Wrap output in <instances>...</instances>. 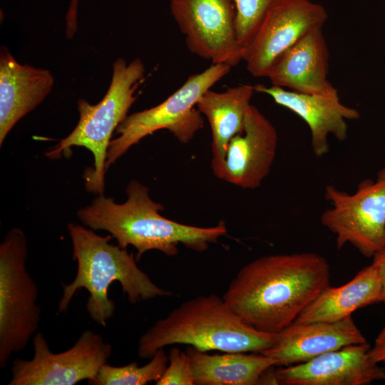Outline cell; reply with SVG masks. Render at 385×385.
Listing matches in <instances>:
<instances>
[{"label": "cell", "instance_id": "6da1fadb", "mask_svg": "<svg viewBox=\"0 0 385 385\" xmlns=\"http://www.w3.org/2000/svg\"><path fill=\"white\" fill-rule=\"evenodd\" d=\"M330 267L314 252L262 256L244 265L223 299L245 324L277 334L329 285Z\"/></svg>", "mask_w": 385, "mask_h": 385}, {"label": "cell", "instance_id": "7a4b0ae2", "mask_svg": "<svg viewBox=\"0 0 385 385\" xmlns=\"http://www.w3.org/2000/svg\"><path fill=\"white\" fill-rule=\"evenodd\" d=\"M126 193L127 200L123 203L98 195L90 205L77 211V217L84 226L94 231L109 232L120 247H134L137 261L150 250L175 256L180 244L202 252L227 233L222 222L214 227H201L164 217L160 214L163 205L153 201L148 188L136 180L129 182Z\"/></svg>", "mask_w": 385, "mask_h": 385}, {"label": "cell", "instance_id": "3957f363", "mask_svg": "<svg viewBox=\"0 0 385 385\" xmlns=\"http://www.w3.org/2000/svg\"><path fill=\"white\" fill-rule=\"evenodd\" d=\"M73 246L72 259L77 263L73 280L62 284L63 294L58 312H66L74 295L84 288L89 293L86 310L91 319L103 327L113 316L114 302L108 297V287L119 282L128 302L135 304L173 293L155 284L137 265L135 257L127 249L111 244V235L101 236L91 228L78 224L67 226Z\"/></svg>", "mask_w": 385, "mask_h": 385}, {"label": "cell", "instance_id": "277c9868", "mask_svg": "<svg viewBox=\"0 0 385 385\" xmlns=\"http://www.w3.org/2000/svg\"><path fill=\"white\" fill-rule=\"evenodd\" d=\"M276 334L260 332L243 322L223 297L211 294L182 302L157 320L138 340V355L150 359L160 349L185 344L202 351L262 353L273 346Z\"/></svg>", "mask_w": 385, "mask_h": 385}, {"label": "cell", "instance_id": "5b68a950", "mask_svg": "<svg viewBox=\"0 0 385 385\" xmlns=\"http://www.w3.org/2000/svg\"><path fill=\"white\" fill-rule=\"evenodd\" d=\"M144 76L145 66L140 59L128 64L123 58L117 59L113 65L110 86L102 100L91 105L85 99H78L80 118L76 128L45 154L49 159H58L62 155L70 156L74 146L90 150L93 156V167L83 173L88 192L103 195L106 156L112 135L135 101V93Z\"/></svg>", "mask_w": 385, "mask_h": 385}, {"label": "cell", "instance_id": "8992f818", "mask_svg": "<svg viewBox=\"0 0 385 385\" xmlns=\"http://www.w3.org/2000/svg\"><path fill=\"white\" fill-rule=\"evenodd\" d=\"M28 242L18 227L0 244V369L38 332L41 310L38 286L27 270Z\"/></svg>", "mask_w": 385, "mask_h": 385}, {"label": "cell", "instance_id": "52a82bcc", "mask_svg": "<svg viewBox=\"0 0 385 385\" xmlns=\"http://www.w3.org/2000/svg\"><path fill=\"white\" fill-rule=\"evenodd\" d=\"M231 67L225 63H212L205 71L190 76L161 103L127 115L115 130L118 136L109 143L106 170L130 147L158 130H170L180 143L190 142L204 125L202 113L195 108L198 99L227 75Z\"/></svg>", "mask_w": 385, "mask_h": 385}, {"label": "cell", "instance_id": "ba28073f", "mask_svg": "<svg viewBox=\"0 0 385 385\" xmlns=\"http://www.w3.org/2000/svg\"><path fill=\"white\" fill-rule=\"evenodd\" d=\"M324 197L331 207L322 214L321 223L336 235L339 250L350 244L373 257L385 247V168L375 179L361 180L353 193L327 185Z\"/></svg>", "mask_w": 385, "mask_h": 385}, {"label": "cell", "instance_id": "9c48e42d", "mask_svg": "<svg viewBox=\"0 0 385 385\" xmlns=\"http://www.w3.org/2000/svg\"><path fill=\"white\" fill-rule=\"evenodd\" d=\"M34 356L17 358L9 385H74L93 379L112 354V346L93 330L83 332L68 349L53 353L41 332L32 338Z\"/></svg>", "mask_w": 385, "mask_h": 385}, {"label": "cell", "instance_id": "30bf717a", "mask_svg": "<svg viewBox=\"0 0 385 385\" xmlns=\"http://www.w3.org/2000/svg\"><path fill=\"white\" fill-rule=\"evenodd\" d=\"M170 6L192 53L212 63L230 66L242 60L230 0H170Z\"/></svg>", "mask_w": 385, "mask_h": 385}, {"label": "cell", "instance_id": "8fae6325", "mask_svg": "<svg viewBox=\"0 0 385 385\" xmlns=\"http://www.w3.org/2000/svg\"><path fill=\"white\" fill-rule=\"evenodd\" d=\"M328 17L320 4L310 0H274L242 60L255 77H267L276 59L311 29L322 27Z\"/></svg>", "mask_w": 385, "mask_h": 385}, {"label": "cell", "instance_id": "7c38bea8", "mask_svg": "<svg viewBox=\"0 0 385 385\" xmlns=\"http://www.w3.org/2000/svg\"><path fill=\"white\" fill-rule=\"evenodd\" d=\"M277 143L274 126L250 104L246 111L242 131L228 143L218 178L243 189L259 188L269 175Z\"/></svg>", "mask_w": 385, "mask_h": 385}, {"label": "cell", "instance_id": "4fadbf2b", "mask_svg": "<svg viewBox=\"0 0 385 385\" xmlns=\"http://www.w3.org/2000/svg\"><path fill=\"white\" fill-rule=\"evenodd\" d=\"M370 345L351 344L307 361L274 371L277 384L284 385H366L385 380V368L374 363Z\"/></svg>", "mask_w": 385, "mask_h": 385}, {"label": "cell", "instance_id": "5bb4252c", "mask_svg": "<svg viewBox=\"0 0 385 385\" xmlns=\"http://www.w3.org/2000/svg\"><path fill=\"white\" fill-rule=\"evenodd\" d=\"M255 91L272 98L280 105L303 119L311 133L314 155L322 158L329 152L328 136L332 135L339 141L347 138V120H358L359 111L343 104L334 87L327 93L307 94L272 86L258 84Z\"/></svg>", "mask_w": 385, "mask_h": 385}, {"label": "cell", "instance_id": "9a60e30c", "mask_svg": "<svg viewBox=\"0 0 385 385\" xmlns=\"http://www.w3.org/2000/svg\"><path fill=\"white\" fill-rule=\"evenodd\" d=\"M366 342L350 316L332 322H292L276 334L273 346L262 353L274 359L276 366H287L346 346Z\"/></svg>", "mask_w": 385, "mask_h": 385}, {"label": "cell", "instance_id": "2e32d148", "mask_svg": "<svg viewBox=\"0 0 385 385\" xmlns=\"http://www.w3.org/2000/svg\"><path fill=\"white\" fill-rule=\"evenodd\" d=\"M329 57L322 27H315L276 59L267 78L272 86L298 93H327L334 88L327 80Z\"/></svg>", "mask_w": 385, "mask_h": 385}, {"label": "cell", "instance_id": "e0dca14e", "mask_svg": "<svg viewBox=\"0 0 385 385\" xmlns=\"http://www.w3.org/2000/svg\"><path fill=\"white\" fill-rule=\"evenodd\" d=\"M53 82L49 71L20 64L1 47L0 146L16 123L45 99Z\"/></svg>", "mask_w": 385, "mask_h": 385}, {"label": "cell", "instance_id": "ac0fdd59", "mask_svg": "<svg viewBox=\"0 0 385 385\" xmlns=\"http://www.w3.org/2000/svg\"><path fill=\"white\" fill-rule=\"evenodd\" d=\"M254 86L242 84L224 92L206 91L196 103L197 110L210 123L212 130L211 166L218 178L230 140L243 130L247 108L255 92Z\"/></svg>", "mask_w": 385, "mask_h": 385}, {"label": "cell", "instance_id": "d6986e66", "mask_svg": "<svg viewBox=\"0 0 385 385\" xmlns=\"http://www.w3.org/2000/svg\"><path fill=\"white\" fill-rule=\"evenodd\" d=\"M381 282L371 264L361 270L346 284L328 285L301 312L294 323L332 322L342 320L358 309L379 302Z\"/></svg>", "mask_w": 385, "mask_h": 385}, {"label": "cell", "instance_id": "ffe728a7", "mask_svg": "<svg viewBox=\"0 0 385 385\" xmlns=\"http://www.w3.org/2000/svg\"><path fill=\"white\" fill-rule=\"evenodd\" d=\"M195 385L262 384L265 372L277 361L263 353L226 351L208 354L188 346Z\"/></svg>", "mask_w": 385, "mask_h": 385}, {"label": "cell", "instance_id": "44dd1931", "mask_svg": "<svg viewBox=\"0 0 385 385\" xmlns=\"http://www.w3.org/2000/svg\"><path fill=\"white\" fill-rule=\"evenodd\" d=\"M168 363V355L163 349H160L141 366L136 361L121 366L106 363L98 374L87 382L90 385H145L156 382L165 372Z\"/></svg>", "mask_w": 385, "mask_h": 385}, {"label": "cell", "instance_id": "7402d4cb", "mask_svg": "<svg viewBox=\"0 0 385 385\" xmlns=\"http://www.w3.org/2000/svg\"><path fill=\"white\" fill-rule=\"evenodd\" d=\"M235 9V27L242 49L252 39L274 0H230Z\"/></svg>", "mask_w": 385, "mask_h": 385}, {"label": "cell", "instance_id": "603a6c76", "mask_svg": "<svg viewBox=\"0 0 385 385\" xmlns=\"http://www.w3.org/2000/svg\"><path fill=\"white\" fill-rule=\"evenodd\" d=\"M168 363L157 385H195L193 370L189 355L178 347L168 354Z\"/></svg>", "mask_w": 385, "mask_h": 385}, {"label": "cell", "instance_id": "cb8c5ba5", "mask_svg": "<svg viewBox=\"0 0 385 385\" xmlns=\"http://www.w3.org/2000/svg\"><path fill=\"white\" fill-rule=\"evenodd\" d=\"M376 269L381 282L379 302L385 303V247L373 256L371 263Z\"/></svg>", "mask_w": 385, "mask_h": 385}, {"label": "cell", "instance_id": "d4e9b609", "mask_svg": "<svg viewBox=\"0 0 385 385\" xmlns=\"http://www.w3.org/2000/svg\"><path fill=\"white\" fill-rule=\"evenodd\" d=\"M369 356L374 363L379 364L383 362L385 356V326L378 334L374 346L370 347Z\"/></svg>", "mask_w": 385, "mask_h": 385}, {"label": "cell", "instance_id": "484cf974", "mask_svg": "<svg viewBox=\"0 0 385 385\" xmlns=\"http://www.w3.org/2000/svg\"><path fill=\"white\" fill-rule=\"evenodd\" d=\"M383 361H385V356L384 357Z\"/></svg>", "mask_w": 385, "mask_h": 385}]
</instances>
